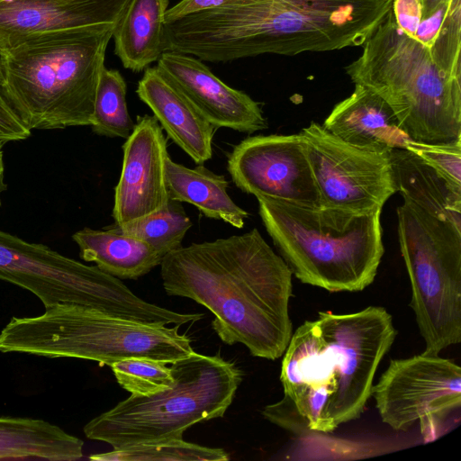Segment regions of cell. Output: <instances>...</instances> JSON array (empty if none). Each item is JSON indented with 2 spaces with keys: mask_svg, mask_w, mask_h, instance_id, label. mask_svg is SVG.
<instances>
[{
  "mask_svg": "<svg viewBox=\"0 0 461 461\" xmlns=\"http://www.w3.org/2000/svg\"><path fill=\"white\" fill-rule=\"evenodd\" d=\"M126 83L118 70L102 69L96 89L91 128L94 133L127 139L135 123L126 101Z\"/></svg>",
  "mask_w": 461,
  "mask_h": 461,
  "instance_id": "d4e9b609",
  "label": "cell"
},
{
  "mask_svg": "<svg viewBox=\"0 0 461 461\" xmlns=\"http://www.w3.org/2000/svg\"><path fill=\"white\" fill-rule=\"evenodd\" d=\"M436 66L461 79V0H450L441 27L429 48Z\"/></svg>",
  "mask_w": 461,
  "mask_h": 461,
  "instance_id": "83f0119b",
  "label": "cell"
},
{
  "mask_svg": "<svg viewBox=\"0 0 461 461\" xmlns=\"http://www.w3.org/2000/svg\"><path fill=\"white\" fill-rule=\"evenodd\" d=\"M80 257L119 279H138L160 265L163 256L143 240L104 228H84L72 236Z\"/></svg>",
  "mask_w": 461,
  "mask_h": 461,
  "instance_id": "7402d4cb",
  "label": "cell"
},
{
  "mask_svg": "<svg viewBox=\"0 0 461 461\" xmlns=\"http://www.w3.org/2000/svg\"><path fill=\"white\" fill-rule=\"evenodd\" d=\"M159 266L166 293L207 308L224 343H241L268 360L284 355L293 335V274L258 229L181 246Z\"/></svg>",
  "mask_w": 461,
  "mask_h": 461,
  "instance_id": "6da1fadb",
  "label": "cell"
},
{
  "mask_svg": "<svg viewBox=\"0 0 461 461\" xmlns=\"http://www.w3.org/2000/svg\"><path fill=\"white\" fill-rule=\"evenodd\" d=\"M363 46L346 73L390 105L411 141L461 140V79L436 66L429 48L397 26L392 9Z\"/></svg>",
  "mask_w": 461,
  "mask_h": 461,
  "instance_id": "8992f818",
  "label": "cell"
},
{
  "mask_svg": "<svg viewBox=\"0 0 461 461\" xmlns=\"http://www.w3.org/2000/svg\"><path fill=\"white\" fill-rule=\"evenodd\" d=\"M5 84V71H4V61H3V50L0 49V89ZM1 94V91H0Z\"/></svg>",
  "mask_w": 461,
  "mask_h": 461,
  "instance_id": "d590c367",
  "label": "cell"
},
{
  "mask_svg": "<svg viewBox=\"0 0 461 461\" xmlns=\"http://www.w3.org/2000/svg\"><path fill=\"white\" fill-rule=\"evenodd\" d=\"M392 0H232L165 23V50L210 62L362 46Z\"/></svg>",
  "mask_w": 461,
  "mask_h": 461,
  "instance_id": "7a4b0ae2",
  "label": "cell"
},
{
  "mask_svg": "<svg viewBox=\"0 0 461 461\" xmlns=\"http://www.w3.org/2000/svg\"><path fill=\"white\" fill-rule=\"evenodd\" d=\"M113 31L41 34L3 50L1 95L27 128L91 126Z\"/></svg>",
  "mask_w": 461,
  "mask_h": 461,
  "instance_id": "277c9868",
  "label": "cell"
},
{
  "mask_svg": "<svg viewBox=\"0 0 461 461\" xmlns=\"http://www.w3.org/2000/svg\"><path fill=\"white\" fill-rule=\"evenodd\" d=\"M372 395L383 422L398 431L420 421L424 437L461 406V367L454 361L420 354L393 359Z\"/></svg>",
  "mask_w": 461,
  "mask_h": 461,
  "instance_id": "8fae6325",
  "label": "cell"
},
{
  "mask_svg": "<svg viewBox=\"0 0 461 461\" xmlns=\"http://www.w3.org/2000/svg\"><path fill=\"white\" fill-rule=\"evenodd\" d=\"M227 168L244 193L301 206H323L300 133L248 137L229 154Z\"/></svg>",
  "mask_w": 461,
  "mask_h": 461,
  "instance_id": "4fadbf2b",
  "label": "cell"
},
{
  "mask_svg": "<svg viewBox=\"0 0 461 461\" xmlns=\"http://www.w3.org/2000/svg\"><path fill=\"white\" fill-rule=\"evenodd\" d=\"M262 415L270 422L296 435L312 432L304 419L285 395L279 402L265 406Z\"/></svg>",
  "mask_w": 461,
  "mask_h": 461,
  "instance_id": "f546056e",
  "label": "cell"
},
{
  "mask_svg": "<svg viewBox=\"0 0 461 461\" xmlns=\"http://www.w3.org/2000/svg\"><path fill=\"white\" fill-rule=\"evenodd\" d=\"M322 126L346 143L375 153L405 149L411 141L390 105L361 85L333 107Z\"/></svg>",
  "mask_w": 461,
  "mask_h": 461,
  "instance_id": "ac0fdd59",
  "label": "cell"
},
{
  "mask_svg": "<svg viewBox=\"0 0 461 461\" xmlns=\"http://www.w3.org/2000/svg\"><path fill=\"white\" fill-rule=\"evenodd\" d=\"M156 67L216 130L254 133L268 127L259 103L225 84L201 59L165 50Z\"/></svg>",
  "mask_w": 461,
  "mask_h": 461,
  "instance_id": "9a60e30c",
  "label": "cell"
},
{
  "mask_svg": "<svg viewBox=\"0 0 461 461\" xmlns=\"http://www.w3.org/2000/svg\"><path fill=\"white\" fill-rule=\"evenodd\" d=\"M95 461H226L229 454L221 448L200 446L181 439L138 445L110 452L94 454Z\"/></svg>",
  "mask_w": 461,
  "mask_h": 461,
  "instance_id": "484cf974",
  "label": "cell"
},
{
  "mask_svg": "<svg viewBox=\"0 0 461 461\" xmlns=\"http://www.w3.org/2000/svg\"><path fill=\"white\" fill-rule=\"evenodd\" d=\"M84 442L41 419L0 417V460L74 461Z\"/></svg>",
  "mask_w": 461,
  "mask_h": 461,
  "instance_id": "603a6c76",
  "label": "cell"
},
{
  "mask_svg": "<svg viewBox=\"0 0 461 461\" xmlns=\"http://www.w3.org/2000/svg\"><path fill=\"white\" fill-rule=\"evenodd\" d=\"M392 12L397 26L414 38L421 20V0H392Z\"/></svg>",
  "mask_w": 461,
  "mask_h": 461,
  "instance_id": "4dcf8cb0",
  "label": "cell"
},
{
  "mask_svg": "<svg viewBox=\"0 0 461 461\" xmlns=\"http://www.w3.org/2000/svg\"><path fill=\"white\" fill-rule=\"evenodd\" d=\"M257 199L267 233L302 283L331 293L359 292L373 283L384 252L383 208L354 212Z\"/></svg>",
  "mask_w": 461,
  "mask_h": 461,
  "instance_id": "5b68a950",
  "label": "cell"
},
{
  "mask_svg": "<svg viewBox=\"0 0 461 461\" xmlns=\"http://www.w3.org/2000/svg\"><path fill=\"white\" fill-rule=\"evenodd\" d=\"M454 185L461 186V140L449 144L410 141L406 148Z\"/></svg>",
  "mask_w": 461,
  "mask_h": 461,
  "instance_id": "f1b7e54d",
  "label": "cell"
},
{
  "mask_svg": "<svg viewBox=\"0 0 461 461\" xmlns=\"http://www.w3.org/2000/svg\"><path fill=\"white\" fill-rule=\"evenodd\" d=\"M450 0H421L422 14L421 18L429 15L440 5L448 3Z\"/></svg>",
  "mask_w": 461,
  "mask_h": 461,
  "instance_id": "836d02e7",
  "label": "cell"
},
{
  "mask_svg": "<svg viewBox=\"0 0 461 461\" xmlns=\"http://www.w3.org/2000/svg\"><path fill=\"white\" fill-rule=\"evenodd\" d=\"M122 167L114 189L113 218L122 224L164 208L169 199L167 139L154 116H138L122 145Z\"/></svg>",
  "mask_w": 461,
  "mask_h": 461,
  "instance_id": "5bb4252c",
  "label": "cell"
},
{
  "mask_svg": "<svg viewBox=\"0 0 461 461\" xmlns=\"http://www.w3.org/2000/svg\"><path fill=\"white\" fill-rule=\"evenodd\" d=\"M300 134L323 206L371 212L396 193L389 152L354 147L314 122Z\"/></svg>",
  "mask_w": 461,
  "mask_h": 461,
  "instance_id": "7c38bea8",
  "label": "cell"
},
{
  "mask_svg": "<svg viewBox=\"0 0 461 461\" xmlns=\"http://www.w3.org/2000/svg\"><path fill=\"white\" fill-rule=\"evenodd\" d=\"M171 371L169 386L118 402L85 425L86 437L113 449L181 439L191 426L221 418L242 381L240 369L219 354L193 351L172 363Z\"/></svg>",
  "mask_w": 461,
  "mask_h": 461,
  "instance_id": "52a82bcc",
  "label": "cell"
},
{
  "mask_svg": "<svg viewBox=\"0 0 461 461\" xmlns=\"http://www.w3.org/2000/svg\"><path fill=\"white\" fill-rule=\"evenodd\" d=\"M168 0H129L113 31L114 53L133 72L145 70L165 51Z\"/></svg>",
  "mask_w": 461,
  "mask_h": 461,
  "instance_id": "ffe728a7",
  "label": "cell"
},
{
  "mask_svg": "<svg viewBox=\"0 0 461 461\" xmlns=\"http://www.w3.org/2000/svg\"><path fill=\"white\" fill-rule=\"evenodd\" d=\"M136 93L167 136L197 165L212 157L216 129L157 67L147 68Z\"/></svg>",
  "mask_w": 461,
  "mask_h": 461,
  "instance_id": "e0dca14e",
  "label": "cell"
},
{
  "mask_svg": "<svg viewBox=\"0 0 461 461\" xmlns=\"http://www.w3.org/2000/svg\"><path fill=\"white\" fill-rule=\"evenodd\" d=\"M0 280L30 291L49 308L76 304L143 323L180 324L181 312L147 302L121 279L0 230Z\"/></svg>",
  "mask_w": 461,
  "mask_h": 461,
  "instance_id": "30bf717a",
  "label": "cell"
},
{
  "mask_svg": "<svg viewBox=\"0 0 461 461\" xmlns=\"http://www.w3.org/2000/svg\"><path fill=\"white\" fill-rule=\"evenodd\" d=\"M166 182L170 199L191 203L208 218L241 229L249 215L229 195V182L225 176L209 170L203 165L190 168L168 157L166 161Z\"/></svg>",
  "mask_w": 461,
  "mask_h": 461,
  "instance_id": "44dd1931",
  "label": "cell"
},
{
  "mask_svg": "<svg viewBox=\"0 0 461 461\" xmlns=\"http://www.w3.org/2000/svg\"><path fill=\"white\" fill-rule=\"evenodd\" d=\"M398 237L424 354L461 341V230L403 198Z\"/></svg>",
  "mask_w": 461,
  "mask_h": 461,
  "instance_id": "9c48e42d",
  "label": "cell"
},
{
  "mask_svg": "<svg viewBox=\"0 0 461 461\" xmlns=\"http://www.w3.org/2000/svg\"><path fill=\"white\" fill-rule=\"evenodd\" d=\"M318 314L293 332L280 381L309 429L330 433L363 412L397 331L391 314L380 306Z\"/></svg>",
  "mask_w": 461,
  "mask_h": 461,
  "instance_id": "3957f363",
  "label": "cell"
},
{
  "mask_svg": "<svg viewBox=\"0 0 461 461\" xmlns=\"http://www.w3.org/2000/svg\"><path fill=\"white\" fill-rule=\"evenodd\" d=\"M194 351L179 326L143 323L76 304L13 317L0 332V352L74 357L111 366L140 357L172 364Z\"/></svg>",
  "mask_w": 461,
  "mask_h": 461,
  "instance_id": "ba28073f",
  "label": "cell"
},
{
  "mask_svg": "<svg viewBox=\"0 0 461 461\" xmlns=\"http://www.w3.org/2000/svg\"><path fill=\"white\" fill-rule=\"evenodd\" d=\"M129 0H14L0 3V49L64 31L113 30Z\"/></svg>",
  "mask_w": 461,
  "mask_h": 461,
  "instance_id": "2e32d148",
  "label": "cell"
},
{
  "mask_svg": "<svg viewBox=\"0 0 461 461\" xmlns=\"http://www.w3.org/2000/svg\"><path fill=\"white\" fill-rule=\"evenodd\" d=\"M396 192L427 213L461 230V186L407 149L388 153Z\"/></svg>",
  "mask_w": 461,
  "mask_h": 461,
  "instance_id": "d6986e66",
  "label": "cell"
},
{
  "mask_svg": "<svg viewBox=\"0 0 461 461\" xmlns=\"http://www.w3.org/2000/svg\"><path fill=\"white\" fill-rule=\"evenodd\" d=\"M11 1H14V0H0V3H8V2H11Z\"/></svg>",
  "mask_w": 461,
  "mask_h": 461,
  "instance_id": "8d00e7d4",
  "label": "cell"
},
{
  "mask_svg": "<svg viewBox=\"0 0 461 461\" xmlns=\"http://www.w3.org/2000/svg\"><path fill=\"white\" fill-rule=\"evenodd\" d=\"M30 135L31 130L23 123L0 94V141L23 140Z\"/></svg>",
  "mask_w": 461,
  "mask_h": 461,
  "instance_id": "1f68e13d",
  "label": "cell"
},
{
  "mask_svg": "<svg viewBox=\"0 0 461 461\" xmlns=\"http://www.w3.org/2000/svg\"><path fill=\"white\" fill-rule=\"evenodd\" d=\"M448 3L440 5L429 15L421 18L419 23L414 38L427 48L431 46L442 25Z\"/></svg>",
  "mask_w": 461,
  "mask_h": 461,
  "instance_id": "d6a6232c",
  "label": "cell"
},
{
  "mask_svg": "<svg viewBox=\"0 0 461 461\" xmlns=\"http://www.w3.org/2000/svg\"><path fill=\"white\" fill-rule=\"evenodd\" d=\"M4 160H3V150L0 147V194L7 188V185L4 182ZM1 199H0V206H1Z\"/></svg>",
  "mask_w": 461,
  "mask_h": 461,
  "instance_id": "e575fe53",
  "label": "cell"
},
{
  "mask_svg": "<svg viewBox=\"0 0 461 461\" xmlns=\"http://www.w3.org/2000/svg\"><path fill=\"white\" fill-rule=\"evenodd\" d=\"M193 223L182 203L168 199L167 205L137 220L106 226V229L138 238L163 257L181 247L187 230Z\"/></svg>",
  "mask_w": 461,
  "mask_h": 461,
  "instance_id": "cb8c5ba5",
  "label": "cell"
},
{
  "mask_svg": "<svg viewBox=\"0 0 461 461\" xmlns=\"http://www.w3.org/2000/svg\"><path fill=\"white\" fill-rule=\"evenodd\" d=\"M118 384L134 395H149L173 383L167 363L149 358L131 357L110 366Z\"/></svg>",
  "mask_w": 461,
  "mask_h": 461,
  "instance_id": "4316f807",
  "label": "cell"
}]
</instances>
